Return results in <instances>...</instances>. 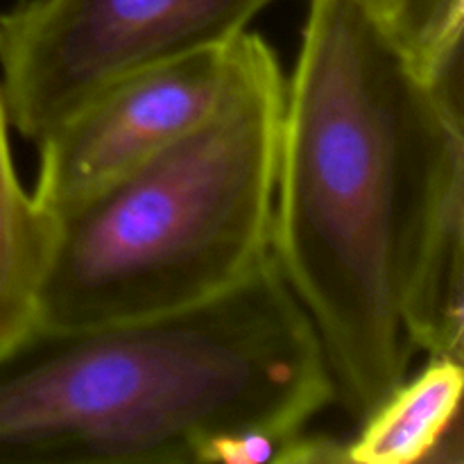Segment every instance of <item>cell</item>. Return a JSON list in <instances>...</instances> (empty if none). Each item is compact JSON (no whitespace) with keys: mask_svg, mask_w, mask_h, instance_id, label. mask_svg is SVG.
I'll use <instances>...</instances> for the list:
<instances>
[{"mask_svg":"<svg viewBox=\"0 0 464 464\" xmlns=\"http://www.w3.org/2000/svg\"><path fill=\"white\" fill-rule=\"evenodd\" d=\"M240 36L134 72L50 130L36 143L41 207L54 218L71 211L207 121L234 80Z\"/></svg>","mask_w":464,"mask_h":464,"instance_id":"5","label":"cell"},{"mask_svg":"<svg viewBox=\"0 0 464 464\" xmlns=\"http://www.w3.org/2000/svg\"><path fill=\"white\" fill-rule=\"evenodd\" d=\"M9 130L0 91V358L39 329L41 293L57 234V218L18 179Z\"/></svg>","mask_w":464,"mask_h":464,"instance_id":"6","label":"cell"},{"mask_svg":"<svg viewBox=\"0 0 464 464\" xmlns=\"http://www.w3.org/2000/svg\"><path fill=\"white\" fill-rule=\"evenodd\" d=\"M429 80L462 62L464 0H361Z\"/></svg>","mask_w":464,"mask_h":464,"instance_id":"8","label":"cell"},{"mask_svg":"<svg viewBox=\"0 0 464 464\" xmlns=\"http://www.w3.org/2000/svg\"><path fill=\"white\" fill-rule=\"evenodd\" d=\"M462 362L430 358L412 381H403L344 444V462L417 464L435 460L460 429Z\"/></svg>","mask_w":464,"mask_h":464,"instance_id":"7","label":"cell"},{"mask_svg":"<svg viewBox=\"0 0 464 464\" xmlns=\"http://www.w3.org/2000/svg\"><path fill=\"white\" fill-rule=\"evenodd\" d=\"M285 80L258 34L216 111L57 216L41 329L184 311L229 293L272 254Z\"/></svg>","mask_w":464,"mask_h":464,"instance_id":"3","label":"cell"},{"mask_svg":"<svg viewBox=\"0 0 464 464\" xmlns=\"http://www.w3.org/2000/svg\"><path fill=\"white\" fill-rule=\"evenodd\" d=\"M272 0H16L0 9L9 125L39 143L116 82L245 34Z\"/></svg>","mask_w":464,"mask_h":464,"instance_id":"4","label":"cell"},{"mask_svg":"<svg viewBox=\"0 0 464 464\" xmlns=\"http://www.w3.org/2000/svg\"><path fill=\"white\" fill-rule=\"evenodd\" d=\"M462 63L429 80L361 0H311L285 82L272 258L358 424L417 352L462 362Z\"/></svg>","mask_w":464,"mask_h":464,"instance_id":"1","label":"cell"},{"mask_svg":"<svg viewBox=\"0 0 464 464\" xmlns=\"http://www.w3.org/2000/svg\"><path fill=\"white\" fill-rule=\"evenodd\" d=\"M334 383L275 258L184 311L36 329L0 358V464L315 462Z\"/></svg>","mask_w":464,"mask_h":464,"instance_id":"2","label":"cell"}]
</instances>
